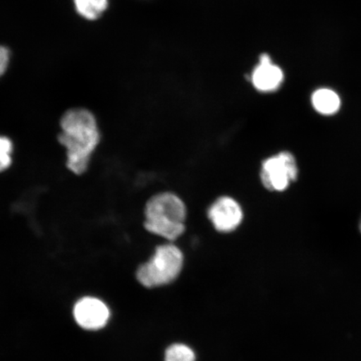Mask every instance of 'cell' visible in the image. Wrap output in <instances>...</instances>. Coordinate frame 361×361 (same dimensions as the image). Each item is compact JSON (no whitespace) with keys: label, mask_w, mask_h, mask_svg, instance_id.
I'll return each mask as SVG.
<instances>
[{"label":"cell","mask_w":361,"mask_h":361,"mask_svg":"<svg viewBox=\"0 0 361 361\" xmlns=\"http://www.w3.org/2000/svg\"><path fill=\"white\" fill-rule=\"evenodd\" d=\"M60 128L57 138L66 149L67 169L75 175L84 174L101 142L96 116L85 108H72L61 116Z\"/></svg>","instance_id":"obj_1"},{"label":"cell","mask_w":361,"mask_h":361,"mask_svg":"<svg viewBox=\"0 0 361 361\" xmlns=\"http://www.w3.org/2000/svg\"><path fill=\"white\" fill-rule=\"evenodd\" d=\"M144 214L147 231L168 240H176L186 229V206L173 193L161 192L152 197L147 202Z\"/></svg>","instance_id":"obj_2"},{"label":"cell","mask_w":361,"mask_h":361,"mask_svg":"<svg viewBox=\"0 0 361 361\" xmlns=\"http://www.w3.org/2000/svg\"><path fill=\"white\" fill-rule=\"evenodd\" d=\"M183 261V252L177 246H158L152 258L138 268L137 281L147 288L166 286L178 277Z\"/></svg>","instance_id":"obj_3"},{"label":"cell","mask_w":361,"mask_h":361,"mask_svg":"<svg viewBox=\"0 0 361 361\" xmlns=\"http://www.w3.org/2000/svg\"><path fill=\"white\" fill-rule=\"evenodd\" d=\"M298 166L290 152H282L266 159L262 164L261 180L269 191L286 190L297 179Z\"/></svg>","instance_id":"obj_4"},{"label":"cell","mask_w":361,"mask_h":361,"mask_svg":"<svg viewBox=\"0 0 361 361\" xmlns=\"http://www.w3.org/2000/svg\"><path fill=\"white\" fill-rule=\"evenodd\" d=\"M74 317L81 328L97 331L106 326L110 310L104 302L97 298L85 297L75 305Z\"/></svg>","instance_id":"obj_5"},{"label":"cell","mask_w":361,"mask_h":361,"mask_svg":"<svg viewBox=\"0 0 361 361\" xmlns=\"http://www.w3.org/2000/svg\"><path fill=\"white\" fill-rule=\"evenodd\" d=\"M207 216L219 232L230 233L241 224L243 214L237 201L230 197H222L209 207Z\"/></svg>","instance_id":"obj_6"},{"label":"cell","mask_w":361,"mask_h":361,"mask_svg":"<svg viewBox=\"0 0 361 361\" xmlns=\"http://www.w3.org/2000/svg\"><path fill=\"white\" fill-rule=\"evenodd\" d=\"M252 82L262 92H272L281 87L283 73L281 68L273 64L269 55L260 56L259 64L252 74Z\"/></svg>","instance_id":"obj_7"},{"label":"cell","mask_w":361,"mask_h":361,"mask_svg":"<svg viewBox=\"0 0 361 361\" xmlns=\"http://www.w3.org/2000/svg\"><path fill=\"white\" fill-rule=\"evenodd\" d=\"M311 102L316 111L326 116L336 114L341 105V98L338 94L328 88L315 90L311 97Z\"/></svg>","instance_id":"obj_8"},{"label":"cell","mask_w":361,"mask_h":361,"mask_svg":"<svg viewBox=\"0 0 361 361\" xmlns=\"http://www.w3.org/2000/svg\"><path fill=\"white\" fill-rule=\"evenodd\" d=\"M76 11L88 20H96L106 11L108 0H74Z\"/></svg>","instance_id":"obj_9"},{"label":"cell","mask_w":361,"mask_h":361,"mask_svg":"<svg viewBox=\"0 0 361 361\" xmlns=\"http://www.w3.org/2000/svg\"><path fill=\"white\" fill-rule=\"evenodd\" d=\"M196 356L190 347L184 344H174L166 350L164 361H195Z\"/></svg>","instance_id":"obj_10"},{"label":"cell","mask_w":361,"mask_h":361,"mask_svg":"<svg viewBox=\"0 0 361 361\" xmlns=\"http://www.w3.org/2000/svg\"><path fill=\"white\" fill-rule=\"evenodd\" d=\"M13 144L11 139L0 135V173L10 169L13 164Z\"/></svg>","instance_id":"obj_11"},{"label":"cell","mask_w":361,"mask_h":361,"mask_svg":"<svg viewBox=\"0 0 361 361\" xmlns=\"http://www.w3.org/2000/svg\"><path fill=\"white\" fill-rule=\"evenodd\" d=\"M11 61V51L6 47L0 45V78L6 73Z\"/></svg>","instance_id":"obj_12"},{"label":"cell","mask_w":361,"mask_h":361,"mask_svg":"<svg viewBox=\"0 0 361 361\" xmlns=\"http://www.w3.org/2000/svg\"><path fill=\"white\" fill-rule=\"evenodd\" d=\"M360 231H361V221H360Z\"/></svg>","instance_id":"obj_13"}]
</instances>
